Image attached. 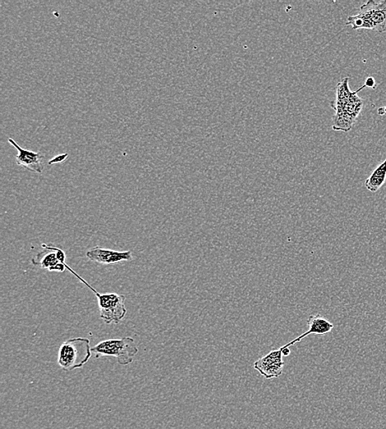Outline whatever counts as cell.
Segmentation results:
<instances>
[{
  "instance_id": "6da1fadb",
  "label": "cell",
  "mask_w": 386,
  "mask_h": 429,
  "mask_svg": "<svg viewBox=\"0 0 386 429\" xmlns=\"http://www.w3.org/2000/svg\"><path fill=\"white\" fill-rule=\"evenodd\" d=\"M349 78H343L336 87V99L330 103L331 108L335 111L333 116L332 127L334 131L348 132L359 117L364 100L357 95L366 87L362 85L360 89L352 91L349 88Z\"/></svg>"
},
{
  "instance_id": "7a4b0ae2",
  "label": "cell",
  "mask_w": 386,
  "mask_h": 429,
  "mask_svg": "<svg viewBox=\"0 0 386 429\" xmlns=\"http://www.w3.org/2000/svg\"><path fill=\"white\" fill-rule=\"evenodd\" d=\"M91 357L90 340L86 337H72L64 341L59 349L57 363L64 371L80 369Z\"/></svg>"
},
{
  "instance_id": "3957f363",
  "label": "cell",
  "mask_w": 386,
  "mask_h": 429,
  "mask_svg": "<svg viewBox=\"0 0 386 429\" xmlns=\"http://www.w3.org/2000/svg\"><path fill=\"white\" fill-rule=\"evenodd\" d=\"M347 26L353 30L369 29L383 34L386 31V0L376 2L369 0L359 9L357 15L349 16Z\"/></svg>"
},
{
  "instance_id": "277c9868",
  "label": "cell",
  "mask_w": 386,
  "mask_h": 429,
  "mask_svg": "<svg viewBox=\"0 0 386 429\" xmlns=\"http://www.w3.org/2000/svg\"><path fill=\"white\" fill-rule=\"evenodd\" d=\"M139 349L134 339L123 337L121 339H112L100 342L91 349L95 358L101 357H114L121 366H127L134 362L135 356Z\"/></svg>"
},
{
  "instance_id": "5b68a950",
  "label": "cell",
  "mask_w": 386,
  "mask_h": 429,
  "mask_svg": "<svg viewBox=\"0 0 386 429\" xmlns=\"http://www.w3.org/2000/svg\"><path fill=\"white\" fill-rule=\"evenodd\" d=\"M81 282L93 291L98 298L100 317L105 323L107 325L112 323H118L125 318L127 312L125 296L117 293H100L87 284L84 278Z\"/></svg>"
},
{
  "instance_id": "8992f818",
  "label": "cell",
  "mask_w": 386,
  "mask_h": 429,
  "mask_svg": "<svg viewBox=\"0 0 386 429\" xmlns=\"http://www.w3.org/2000/svg\"><path fill=\"white\" fill-rule=\"evenodd\" d=\"M284 363L281 349L274 350L257 360L254 368L266 379L279 377L283 374Z\"/></svg>"
},
{
  "instance_id": "52a82bcc",
  "label": "cell",
  "mask_w": 386,
  "mask_h": 429,
  "mask_svg": "<svg viewBox=\"0 0 386 429\" xmlns=\"http://www.w3.org/2000/svg\"><path fill=\"white\" fill-rule=\"evenodd\" d=\"M86 256L95 263L104 264V266H113L119 263L130 261L132 259L131 251H119L107 249L95 246L93 249L87 251Z\"/></svg>"
},
{
  "instance_id": "ba28073f",
  "label": "cell",
  "mask_w": 386,
  "mask_h": 429,
  "mask_svg": "<svg viewBox=\"0 0 386 429\" xmlns=\"http://www.w3.org/2000/svg\"><path fill=\"white\" fill-rule=\"evenodd\" d=\"M41 247L45 250L41 251L31 259V263L35 266H39L44 269H47L50 272H63L66 269V262H62L59 259L57 251L54 250L52 246L43 244Z\"/></svg>"
},
{
  "instance_id": "9c48e42d",
  "label": "cell",
  "mask_w": 386,
  "mask_h": 429,
  "mask_svg": "<svg viewBox=\"0 0 386 429\" xmlns=\"http://www.w3.org/2000/svg\"><path fill=\"white\" fill-rule=\"evenodd\" d=\"M8 143L17 150V155L16 157V162L17 166L26 168L27 170L36 173H41L43 171V159L44 155L40 152H34L31 150H27L20 147L15 140L12 138L8 139Z\"/></svg>"
},
{
  "instance_id": "30bf717a",
  "label": "cell",
  "mask_w": 386,
  "mask_h": 429,
  "mask_svg": "<svg viewBox=\"0 0 386 429\" xmlns=\"http://www.w3.org/2000/svg\"><path fill=\"white\" fill-rule=\"evenodd\" d=\"M307 325L309 326V330H308L304 334H302L299 337H297V339L290 342L287 344L283 346V348H289L297 343H299L305 337H307L310 335H325L329 334L331 331H332L334 328V325L332 323L329 322L328 319H326L322 316H320L319 314H311L307 319Z\"/></svg>"
},
{
  "instance_id": "8fae6325",
  "label": "cell",
  "mask_w": 386,
  "mask_h": 429,
  "mask_svg": "<svg viewBox=\"0 0 386 429\" xmlns=\"http://www.w3.org/2000/svg\"><path fill=\"white\" fill-rule=\"evenodd\" d=\"M386 181V159L379 164L378 168L371 173V175L365 181L366 189L371 193H376Z\"/></svg>"
},
{
  "instance_id": "7c38bea8",
  "label": "cell",
  "mask_w": 386,
  "mask_h": 429,
  "mask_svg": "<svg viewBox=\"0 0 386 429\" xmlns=\"http://www.w3.org/2000/svg\"><path fill=\"white\" fill-rule=\"evenodd\" d=\"M68 153L59 154L57 155V157H55L53 159H50L48 163L50 164V166H52V164H57V163H63L64 161H66V159L68 158Z\"/></svg>"
},
{
  "instance_id": "4fadbf2b",
  "label": "cell",
  "mask_w": 386,
  "mask_h": 429,
  "mask_svg": "<svg viewBox=\"0 0 386 429\" xmlns=\"http://www.w3.org/2000/svg\"><path fill=\"white\" fill-rule=\"evenodd\" d=\"M366 87V88H369V89H376V87H378V83H376V81L375 80L374 77H369L366 78V81H365V84L363 85Z\"/></svg>"
},
{
  "instance_id": "5bb4252c",
  "label": "cell",
  "mask_w": 386,
  "mask_h": 429,
  "mask_svg": "<svg viewBox=\"0 0 386 429\" xmlns=\"http://www.w3.org/2000/svg\"><path fill=\"white\" fill-rule=\"evenodd\" d=\"M280 349L282 350V354L283 356H285V357H288V356L290 355L291 354V350L289 349V348H283V347H281V348H280Z\"/></svg>"
},
{
  "instance_id": "9a60e30c",
  "label": "cell",
  "mask_w": 386,
  "mask_h": 429,
  "mask_svg": "<svg viewBox=\"0 0 386 429\" xmlns=\"http://www.w3.org/2000/svg\"><path fill=\"white\" fill-rule=\"evenodd\" d=\"M378 113H379V115H380V116L385 115V107L380 108L378 109Z\"/></svg>"
},
{
  "instance_id": "2e32d148",
  "label": "cell",
  "mask_w": 386,
  "mask_h": 429,
  "mask_svg": "<svg viewBox=\"0 0 386 429\" xmlns=\"http://www.w3.org/2000/svg\"><path fill=\"white\" fill-rule=\"evenodd\" d=\"M385 114H386V107H385Z\"/></svg>"
}]
</instances>
